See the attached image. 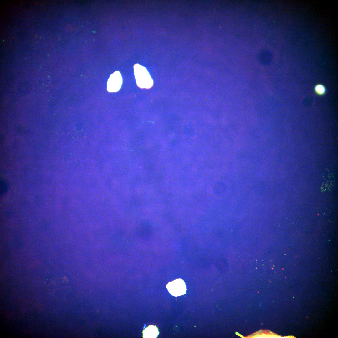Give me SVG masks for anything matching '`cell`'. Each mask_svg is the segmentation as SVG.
<instances>
[{
    "mask_svg": "<svg viewBox=\"0 0 338 338\" xmlns=\"http://www.w3.org/2000/svg\"><path fill=\"white\" fill-rule=\"evenodd\" d=\"M134 68L137 86L141 88H151L153 85V80L146 68L136 64L134 65Z\"/></svg>",
    "mask_w": 338,
    "mask_h": 338,
    "instance_id": "obj_1",
    "label": "cell"
},
{
    "mask_svg": "<svg viewBox=\"0 0 338 338\" xmlns=\"http://www.w3.org/2000/svg\"><path fill=\"white\" fill-rule=\"evenodd\" d=\"M166 287L170 294L175 297L180 296L186 293L185 283L180 278L169 282L167 284Z\"/></svg>",
    "mask_w": 338,
    "mask_h": 338,
    "instance_id": "obj_2",
    "label": "cell"
},
{
    "mask_svg": "<svg viewBox=\"0 0 338 338\" xmlns=\"http://www.w3.org/2000/svg\"><path fill=\"white\" fill-rule=\"evenodd\" d=\"M122 79L120 72L116 71L112 74L108 79L107 90L109 92H116L120 89Z\"/></svg>",
    "mask_w": 338,
    "mask_h": 338,
    "instance_id": "obj_3",
    "label": "cell"
},
{
    "mask_svg": "<svg viewBox=\"0 0 338 338\" xmlns=\"http://www.w3.org/2000/svg\"><path fill=\"white\" fill-rule=\"evenodd\" d=\"M142 333L143 338H156L157 337L159 332L156 326L151 325L144 329Z\"/></svg>",
    "mask_w": 338,
    "mask_h": 338,
    "instance_id": "obj_4",
    "label": "cell"
},
{
    "mask_svg": "<svg viewBox=\"0 0 338 338\" xmlns=\"http://www.w3.org/2000/svg\"><path fill=\"white\" fill-rule=\"evenodd\" d=\"M314 91L319 95H322L325 94L326 90L324 85L321 84H318L314 87Z\"/></svg>",
    "mask_w": 338,
    "mask_h": 338,
    "instance_id": "obj_5",
    "label": "cell"
},
{
    "mask_svg": "<svg viewBox=\"0 0 338 338\" xmlns=\"http://www.w3.org/2000/svg\"><path fill=\"white\" fill-rule=\"evenodd\" d=\"M8 189V185L7 182L3 180L0 181V193L2 195L4 194Z\"/></svg>",
    "mask_w": 338,
    "mask_h": 338,
    "instance_id": "obj_6",
    "label": "cell"
}]
</instances>
